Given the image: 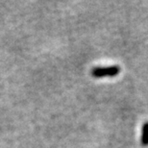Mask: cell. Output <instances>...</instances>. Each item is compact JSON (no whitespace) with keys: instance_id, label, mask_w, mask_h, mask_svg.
<instances>
[{"instance_id":"cell-1","label":"cell","mask_w":148,"mask_h":148,"mask_svg":"<svg viewBox=\"0 0 148 148\" xmlns=\"http://www.w3.org/2000/svg\"><path fill=\"white\" fill-rule=\"evenodd\" d=\"M120 73V66H96L91 69V75L95 78H102V77H114Z\"/></svg>"},{"instance_id":"cell-2","label":"cell","mask_w":148,"mask_h":148,"mask_svg":"<svg viewBox=\"0 0 148 148\" xmlns=\"http://www.w3.org/2000/svg\"><path fill=\"white\" fill-rule=\"evenodd\" d=\"M140 143L143 146H148V121H146V122L143 125Z\"/></svg>"}]
</instances>
